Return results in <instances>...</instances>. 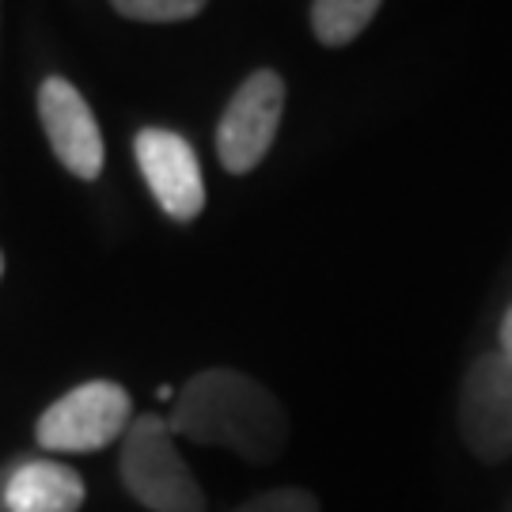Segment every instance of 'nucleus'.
<instances>
[{
    "mask_svg": "<svg viewBox=\"0 0 512 512\" xmlns=\"http://www.w3.org/2000/svg\"><path fill=\"white\" fill-rule=\"evenodd\" d=\"M459 437L482 463L512 456V365L505 353H482L459 387Z\"/></svg>",
    "mask_w": 512,
    "mask_h": 512,
    "instance_id": "39448f33",
    "label": "nucleus"
},
{
    "mask_svg": "<svg viewBox=\"0 0 512 512\" xmlns=\"http://www.w3.org/2000/svg\"><path fill=\"white\" fill-rule=\"evenodd\" d=\"M129 421H133V403L126 387L114 380H88L42 410L35 440L57 456H84V452H103L107 444L126 437Z\"/></svg>",
    "mask_w": 512,
    "mask_h": 512,
    "instance_id": "7ed1b4c3",
    "label": "nucleus"
},
{
    "mask_svg": "<svg viewBox=\"0 0 512 512\" xmlns=\"http://www.w3.org/2000/svg\"><path fill=\"white\" fill-rule=\"evenodd\" d=\"M384 0H311V31L323 46H346L376 19Z\"/></svg>",
    "mask_w": 512,
    "mask_h": 512,
    "instance_id": "1a4fd4ad",
    "label": "nucleus"
},
{
    "mask_svg": "<svg viewBox=\"0 0 512 512\" xmlns=\"http://www.w3.org/2000/svg\"><path fill=\"white\" fill-rule=\"evenodd\" d=\"M285 110V80L274 69H258L236 88L217 126L220 164L232 175L255 171L274 145L277 126Z\"/></svg>",
    "mask_w": 512,
    "mask_h": 512,
    "instance_id": "20e7f679",
    "label": "nucleus"
},
{
    "mask_svg": "<svg viewBox=\"0 0 512 512\" xmlns=\"http://www.w3.org/2000/svg\"><path fill=\"white\" fill-rule=\"evenodd\" d=\"M0 274H4V255H0Z\"/></svg>",
    "mask_w": 512,
    "mask_h": 512,
    "instance_id": "ddd939ff",
    "label": "nucleus"
},
{
    "mask_svg": "<svg viewBox=\"0 0 512 512\" xmlns=\"http://www.w3.org/2000/svg\"><path fill=\"white\" fill-rule=\"evenodd\" d=\"M236 512H319V497L296 486H281V490H266V494L243 501Z\"/></svg>",
    "mask_w": 512,
    "mask_h": 512,
    "instance_id": "9b49d317",
    "label": "nucleus"
},
{
    "mask_svg": "<svg viewBox=\"0 0 512 512\" xmlns=\"http://www.w3.org/2000/svg\"><path fill=\"white\" fill-rule=\"evenodd\" d=\"M38 118L50 137V148L61 160L65 171H73L76 179H99L107 148H103V133L95 122L92 107L84 103V95L76 92L69 80L50 76L38 88Z\"/></svg>",
    "mask_w": 512,
    "mask_h": 512,
    "instance_id": "0eeeda50",
    "label": "nucleus"
},
{
    "mask_svg": "<svg viewBox=\"0 0 512 512\" xmlns=\"http://www.w3.org/2000/svg\"><path fill=\"white\" fill-rule=\"evenodd\" d=\"M171 433L209 448H228L247 463H274L289 444V418L274 391L236 368L190 376L167 414Z\"/></svg>",
    "mask_w": 512,
    "mask_h": 512,
    "instance_id": "f257e3e1",
    "label": "nucleus"
},
{
    "mask_svg": "<svg viewBox=\"0 0 512 512\" xmlns=\"http://www.w3.org/2000/svg\"><path fill=\"white\" fill-rule=\"evenodd\" d=\"M167 418L141 414L129 421L122 437V486L133 501H141L152 512H205V494L194 471L179 456V444Z\"/></svg>",
    "mask_w": 512,
    "mask_h": 512,
    "instance_id": "f03ea898",
    "label": "nucleus"
},
{
    "mask_svg": "<svg viewBox=\"0 0 512 512\" xmlns=\"http://www.w3.org/2000/svg\"><path fill=\"white\" fill-rule=\"evenodd\" d=\"M84 478L57 459H27L4 482L8 512H80Z\"/></svg>",
    "mask_w": 512,
    "mask_h": 512,
    "instance_id": "6e6552de",
    "label": "nucleus"
},
{
    "mask_svg": "<svg viewBox=\"0 0 512 512\" xmlns=\"http://www.w3.org/2000/svg\"><path fill=\"white\" fill-rule=\"evenodd\" d=\"M137 164L145 175L152 198L160 202L171 220H190L202 217L205 209V183H202V164H198V152L190 148L186 137L171 133V129H141L137 141Z\"/></svg>",
    "mask_w": 512,
    "mask_h": 512,
    "instance_id": "423d86ee",
    "label": "nucleus"
},
{
    "mask_svg": "<svg viewBox=\"0 0 512 512\" xmlns=\"http://www.w3.org/2000/svg\"><path fill=\"white\" fill-rule=\"evenodd\" d=\"M501 353H505V361L512 365V308L501 319Z\"/></svg>",
    "mask_w": 512,
    "mask_h": 512,
    "instance_id": "f8f14e48",
    "label": "nucleus"
},
{
    "mask_svg": "<svg viewBox=\"0 0 512 512\" xmlns=\"http://www.w3.org/2000/svg\"><path fill=\"white\" fill-rule=\"evenodd\" d=\"M114 12L137 23H183L202 12L209 0H110Z\"/></svg>",
    "mask_w": 512,
    "mask_h": 512,
    "instance_id": "9d476101",
    "label": "nucleus"
}]
</instances>
